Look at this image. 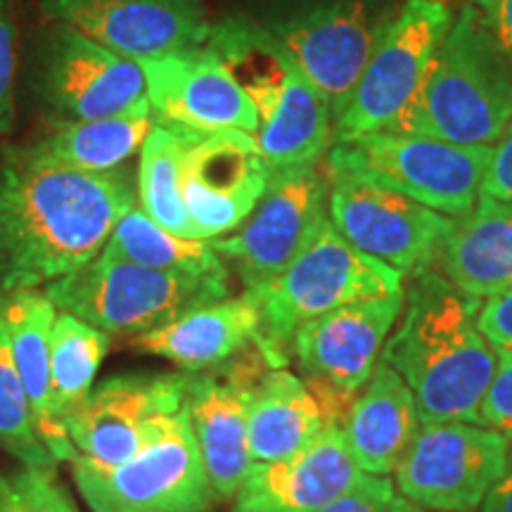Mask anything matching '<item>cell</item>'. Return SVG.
<instances>
[{
  "label": "cell",
  "mask_w": 512,
  "mask_h": 512,
  "mask_svg": "<svg viewBox=\"0 0 512 512\" xmlns=\"http://www.w3.org/2000/svg\"><path fill=\"white\" fill-rule=\"evenodd\" d=\"M477 323L496 349H512V290L486 299L479 306Z\"/></svg>",
  "instance_id": "cell-37"
},
{
  "label": "cell",
  "mask_w": 512,
  "mask_h": 512,
  "mask_svg": "<svg viewBox=\"0 0 512 512\" xmlns=\"http://www.w3.org/2000/svg\"><path fill=\"white\" fill-rule=\"evenodd\" d=\"M401 292L403 273L356 249L325 216L285 271L264 290H256L261 335L254 344L273 368H285L292 339L304 323L344 304Z\"/></svg>",
  "instance_id": "cell-4"
},
{
  "label": "cell",
  "mask_w": 512,
  "mask_h": 512,
  "mask_svg": "<svg viewBox=\"0 0 512 512\" xmlns=\"http://www.w3.org/2000/svg\"><path fill=\"white\" fill-rule=\"evenodd\" d=\"M5 294V318H8L12 356L22 377L36 430L43 444L57 460L76 456L67 430L53 411V380H50V335L57 318L55 304L38 290H15Z\"/></svg>",
  "instance_id": "cell-24"
},
{
  "label": "cell",
  "mask_w": 512,
  "mask_h": 512,
  "mask_svg": "<svg viewBox=\"0 0 512 512\" xmlns=\"http://www.w3.org/2000/svg\"><path fill=\"white\" fill-rule=\"evenodd\" d=\"M328 176V219L344 240L384 261L403 278L434 268L456 219L382 185Z\"/></svg>",
  "instance_id": "cell-11"
},
{
  "label": "cell",
  "mask_w": 512,
  "mask_h": 512,
  "mask_svg": "<svg viewBox=\"0 0 512 512\" xmlns=\"http://www.w3.org/2000/svg\"><path fill=\"white\" fill-rule=\"evenodd\" d=\"M512 121V62L470 3L460 5L415 98L387 131L494 147Z\"/></svg>",
  "instance_id": "cell-3"
},
{
  "label": "cell",
  "mask_w": 512,
  "mask_h": 512,
  "mask_svg": "<svg viewBox=\"0 0 512 512\" xmlns=\"http://www.w3.org/2000/svg\"><path fill=\"white\" fill-rule=\"evenodd\" d=\"M211 373H190L188 408L211 489L219 501L235 498L245 482L252 456L247 441V408L256 382L273 366L256 344Z\"/></svg>",
  "instance_id": "cell-15"
},
{
  "label": "cell",
  "mask_w": 512,
  "mask_h": 512,
  "mask_svg": "<svg viewBox=\"0 0 512 512\" xmlns=\"http://www.w3.org/2000/svg\"><path fill=\"white\" fill-rule=\"evenodd\" d=\"M197 131L157 119L140 147L138 207L159 226L178 238L195 240L181 192L183 152Z\"/></svg>",
  "instance_id": "cell-28"
},
{
  "label": "cell",
  "mask_w": 512,
  "mask_h": 512,
  "mask_svg": "<svg viewBox=\"0 0 512 512\" xmlns=\"http://www.w3.org/2000/svg\"><path fill=\"white\" fill-rule=\"evenodd\" d=\"M72 467L76 489L93 512H204L219 501L185 406L166 415L126 463L74 456Z\"/></svg>",
  "instance_id": "cell-8"
},
{
  "label": "cell",
  "mask_w": 512,
  "mask_h": 512,
  "mask_svg": "<svg viewBox=\"0 0 512 512\" xmlns=\"http://www.w3.org/2000/svg\"><path fill=\"white\" fill-rule=\"evenodd\" d=\"M0 512H76L55 470L24 467L0 475Z\"/></svg>",
  "instance_id": "cell-32"
},
{
  "label": "cell",
  "mask_w": 512,
  "mask_h": 512,
  "mask_svg": "<svg viewBox=\"0 0 512 512\" xmlns=\"http://www.w3.org/2000/svg\"><path fill=\"white\" fill-rule=\"evenodd\" d=\"M420 427V413L408 384L394 368L377 361L342 427L344 441L363 475H394Z\"/></svg>",
  "instance_id": "cell-22"
},
{
  "label": "cell",
  "mask_w": 512,
  "mask_h": 512,
  "mask_svg": "<svg viewBox=\"0 0 512 512\" xmlns=\"http://www.w3.org/2000/svg\"><path fill=\"white\" fill-rule=\"evenodd\" d=\"M41 12L136 62L204 48L211 31L202 0H41Z\"/></svg>",
  "instance_id": "cell-16"
},
{
  "label": "cell",
  "mask_w": 512,
  "mask_h": 512,
  "mask_svg": "<svg viewBox=\"0 0 512 512\" xmlns=\"http://www.w3.org/2000/svg\"><path fill=\"white\" fill-rule=\"evenodd\" d=\"M155 112L150 100L136 110L88 121H60L43 138L24 145V152L41 162L60 164L67 169L107 174L126 166L138 155L145 138L155 126Z\"/></svg>",
  "instance_id": "cell-26"
},
{
  "label": "cell",
  "mask_w": 512,
  "mask_h": 512,
  "mask_svg": "<svg viewBox=\"0 0 512 512\" xmlns=\"http://www.w3.org/2000/svg\"><path fill=\"white\" fill-rule=\"evenodd\" d=\"M479 195L494 197V200H512V121L491 150Z\"/></svg>",
  "instance_id": "cell-36"
},
{
  "label": "cell",
  "mask_w": 512,
  "mask_h": 512,
  "mask_svg": "<svg viewBox=\"0 0 512 512\" xmlns=\"http://www.w3.org/2000/svg\"><path fill=\"white\" fill-rule=\"evenodd\" d=\"M188 375H117L88 394L67 422L76 456L100 465H121L143 448L166 415L188 401Z\"/></svg>",
  "instance_id": "cell-17"
},
{
  "label": "cell",
  "mask_w": 512,
  "mask_h": 512,
  "mask_svg": "<svg viewBox=\"0 0 512 512\" xmlns=\"http://www.w3.org/2000/svg\"><path fill=\"white\" fill-rule=\"evenodd\" d=\"M138 204L128 166L107 174L0 152V292L38 290L93 261Z\"/></svg>",
  "instance_id": "cell-1"
},
{
  "label": "cell",
  "mask_w": 512,
  "mask_h": 512,
  "mask_svg": "<svg viewBox=\"0 0 512 512\" xmlns=\"http://www.w3.org/2000/svg\"><path fill=\"white\" fill-rule=\"evenodd\" d=\"M330 100L299 67L273 114L254 133L268 171L318 166L332 145Z\"/></svg>",
  "instance_id": "cell-27"
},
{
  "label": "cell",
  "mask_w": 512,
  "mask_h": 512,
  "mask_svg": "<svg viewBox=\"0 0 512 512\" xmlns=\"http://www.w3.org/2000/svg\"><path fill=\"white\" fill-rule=\"evenodd\" d=\"M396 8L394 0H261L240 17L297 60L337 119Z\"/></svg>",
  "instance_id": "cell-6"
},
{
  "label": "cell",
  "mask_w": 512,
  "mask_h": 512,
  "mask_svg": "<svg viewBox=\"0 0 512 512\" xmlns=\"http://www.w3.org/2000/svg\"><path fill=\"white\" fill-rule=\"evenodd\" d=\"M503 434L475 422L422 425L394 470L399 496L432 512H475L510 470Z\"/></svg>",
  "instance_id": "cell-10"
},
{
  "label": "cell",
  "mask_w": 512,
  "mask_h": 512,
  "mask_svg": "<svg viewBox=\"0 0 512 512\" xmlns=\"http://www.w3.org/2000/svg\"><path fill=\"white\" fill-rule=\"evenodd\" d=\"M105 252L133 264L192 275H228L226 261L209 240L178 238L152 221L143 209H128L107 240Z\"/></svg>",
  "instance_id": "cell-30"
},
{
  "label": "cell",
  "mask_w": 512,
  "mask_h": 512,
  "mask_svg": "<svg viewBox=\"0 0 512 512\" xmlns=\"http://www.w3.org/2000/svg\"><path fill=\"white\" fill-rule=\"evenodd\" d=\"M361 477L342 430L325 427L297 456L249 467L233 498V512H318Z\"/></svg>",
  "instance_id": "cell-20"
},
{
  "label": "cell",
  "mask_w": 512,
  "mask_h": 512,
  "mask_svg": "<svg viewBox=\"0 0 512 512\" xmlns=\"http://www.w3.org/2000/svg\"><path fill=\"white\" fill-rule=\"evenodd\" d=\"M328 176L318 166L271 171L268 185L245 223L209 240L223 261L235 266L245 290H264L302 249L325 219Z\"/></svg>",
  "instance_id": "cell-12"
},
{
  "label": "cell",
  "mask_w": 512,
  "mask_h": 512,
  "mask_svg": "<svg viewBox=\"0 0 512 512\" xmlns=\"http://www.w3.org/2000/svg\"><path fill=\"white\" fill-rule=\"evenodd\" d=\"M479 306L482 299L458 290L439 268L408 275L401 316L380 361L408 384L422 425H482L498 349L479 330Z\"/></svg>",
  "instance_id": "cell-2"
},
{
  "label": "cell",
  "mask_w": 512,
  "mask_h": 512,
  "mask_svg": "<svg viewBox=\"0 0 512 512\" xmlns=\"http://www.w3.org/2000/svg\"><path fill=\"white\" fill-rule=\"evenodd\" d=\"M446 0H403L375 43L351 98L332 126V145L387 131L415 98L453 24Z\"/></svg>",
  "instance_id": "cell-9"
},
{
  "label": "cell",
  "mask_w": 512,
  "mask_h": 512,
  "mask_svg": "<svg viewBox=\"0 0 512 512\" xmlns=\"http://www.w3.org/2000/svg\"><path fill=\"white\" fill-rule=\"evenodd\" d=\"M401 309L403 292L339 306L297 330L290 356L306 380H325L344 392L361 394Z\"/></svg>",
  "instance_id": "cell-19"
},
{
  "label": "cell",
  "mask_w": 512,
  "mask_h": 512,
  "mask_svg": "<svg viewBox=\"0 0 512 512\" xmlns=\"http://www.w3.org/2000/svg\"><path fill=\"white\" fill-rule=\"evenodd\" d=\"M57 311L86 320L107 335H145L183 313L228 297V275H192L140 266L102 252L43 287Z\"/></svg>",
  "instance_id": "cell-5"
},
{
  "label": "cell",
  "mask_w": 512,
  "mask_h": 512,
  "mask_svg": "<svg viewBox=\"0 0 512 512\" xmlns=\"http://www.w3.org/2000/svg\"><path fill=\"white\" fill-rule=\"evenodd\" d=\"M268 166L254 133H195L183 152L181 192L195 240L238 230L268 185Z\"/></svg>",
  "instance_id": "cell-14"
},
{
  "label": "cell",
  "mask_w": 512,
  "mask_h": 512,
  "mask_svg": "<svg viewBox=\"0 0 512 512\" xmlns=\"http://www.w3.org/2000/svg\"><path fill=\"white\" fill-rule=\"evenodd\" d=\"M15 19L12 0H0V143L15 124Z\"/></svg>",
  "instance_id": "cell-33"
},
{
  "label": "cell",
  "mask_w": 512,
  "mask_h": 512,
  "mask_svg": "<svg viewBox=\"0 0 512 512\" xmlns=\"http://www.w3.org/2000/svg\"><path fill=\"white\" fill-rule=\"evenodd\" d=\"M261 335L259 294L245 290L240 297L200 306L183 313L164 328L133 339V347L169 358L176 366L197 373L230 361Z\"/></svg>",
  "instance_id": "cell-21"
},
{
  "label": "cell",
  "mask_w": 512,
  "mask_h": 512,
  "mask_svg": "<svg viewBox=\"0 0 512 512\" xmlns=\"http://www.w3.org/2000/svg\"><path fill=\"white\" fill-rule=\"evenodd\" d=\"M0 448L24 467L55 470L57 465V458L48 451L36 430L34 413H31L22 377L17 373L3 292H0Z\"/></svg>",
  "instance_id": "cell-31"
},
{
  "label": "cell",
  "mask_w": 512,
  "mask_h": 512,
  "mask_svg": "<svg viewBox=\"0 0 512 512\" xmlns=\"http://www.w3.org/2000/svg\"><path fill=\"white\" fill-rule=\"evenodd\" d=\"M325 418L309 382L287 368H271L256 382L247 408L252 463L297 456L325 432Z\"/></svg>",
  "instance_id": "cell-25"
},
{
  "label": "cell",
  "mask_w": 512,
  "mask_h": 512,
  "mask_svg": "<svg viewBox=\"0 0 512 512\" xmlns=\"http://www.w3.org/2000/svg\"><path fill=\"white\" fill-rule=\"evenodd\" d=\"M396 498V486L389 477L363 475L344 496L318 512H389Z\"/></svg>",
  "instance_id": "cell-35"
},
{
  "label": "cell",
  "mask_w": 512,
  "mask_h": 512,
  "mask_svg": "<svg viewBox=\"0 0 512 512\" xmlns=\"http://www.w3.org/2000/svg\"><path fill=\"white\" fill-rule=\"evenodd\" d=\"M389 512H432V510L420 508V505H415V503H411V501H406V498L396 494L394 503H392V510H389Z\"/></svg>",
  "instance_id": "cell-40"
},
{
  "label": "cell",
  "mask_w": 512,
  "mask_h": 512,
  "mask_svg": "<svg viewBox=\"0 0 512 512\" xmlns=\"http://www.w3.org/2000/svg\"><path fill=\"white\" fill-rule=\"evenodd\" d=\"M38 93L60 121L117 117L147 102L143 69L67 24L46 31Z\"/></svg>",
  "instance_id": "cell-13"
},
{
  "label": "cell",
  "mask_w": 512,
  "mask_h": 512,
  "mask_svg": "<svg viewBox=\"0 0 512 512\" xmlns=\"http://www.w3.org/2000/svg\"><path fill=\"white\" fill-rule=\"evenodd\" d=\"M512 62V0H467Z\"/></svg>",
  "instance_id": "cell-38"
},
{
  "label": "cell",
  "mask_w": 512,
  "mask_h": 512,
  "mask_svg": "<svg viewBox=\"0 0 512 512\" xmlns=\"http://www.w3.org/2000/svg\"><path fill=\"white\" fill-rule=\"evenodd\" d=\"M491 150L377 131L330 145L323 171L382 185L451 219H465L479 200Z\"/></svg>",
  "instance_id": "cell-7"
},
{
  "label": "cell",
  "mask_w": 512,
  "mask_h": 512,
  "mask_svg": "<svg viewBox=\"0 0 512 512\" xmlns=\"http://www.w3.org/2000/svg\"><path fill=\"white\" fill-rule=\"evenodd\" d=\"M482 425L503 434L512 460V349H498V366L482 403Z\"/></svg>",
  "instance_id": "cell-34"
},
{
  "label": "cell",
  "mask_w": 512,
  "mask_h": 512,
  "mask_svg": "<svg viewBox=\"0 0 512 512\" xmlns=\"http://www.w3.org/2000/svg\"><path fill=\"white\" fill-rule=\"evenodd\" d=\"M437 268L475 299L512 290V200L479 195L475 209L456 219Z\"/></svg>",
  "instance_id": "cell-23"
},
{
  "label": "cell",
  "mask_w": 512,
  "mask_h": 512,
  "mask_svg": "<svg viewBox=\"0 0 512 512\" xmlns=\"http://www.w3.org/2000/svg\"><path fill=\"white\" fill-rule=\"evenodd\" d=\"M110 335L67 311H57L50 335V380H53V411L60 425L81 411L93 392L95 375L110 351Z\"/></svg>",
  "instance_id": "cell-29"
},
{
  "label": "cell",
  "mask_w": 512,
  "mask_h": 512,
  "mask_svg": "<svg viewBox=\"0 0 512 512\" xmlns=\"http://www.w3.org/2000/svg\"><path fill=\"white\" fill-rule=\"evenodd\" d=\"M157 119L197 133L259 131V112L209 48L138 62Z\"/></svg>",
  "instance_id": "cell-18"
},
{
  "label": "cell",
  "mask_w": 512,
  "mask_h": 512,
  "mask_svg": "<svg viewBox=\"0 0 512 512\" xmlns=\"http://www.w3.org/2000/svg\"><path fill=\"white\" fill-rule=\"evenodd\" d=\"M477 512H512V465L501 482L489 491Z\"/></svg>",
  "instance_id": "cell-39"
}]
</instances>
